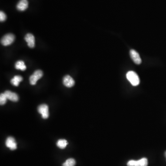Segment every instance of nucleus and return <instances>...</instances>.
Returning <instances> with one entry per match:
<instances>
[{
  "mask_svg": "<svg viewBox=\"0 0 166 166\" xmlns=\"http://www.w3.org/2000/svg\"><path fill=\"white\" fill-rule=\"evenodd\" d=\"M126 78L133 86H137L140 84V78L133 71H129L126 74Z\"/></svg>",
  "mask_w": 166,
  "mask_h": 166,
  "instance_id": "f257e3e1",
  "label": "nucleus"
},
{
  "mask_svg": "<svg viewBox=\"0 0 166 166\" xmlns=\"http://www.w3.org/2000/svg\"><path fill=\"white\" fill-rule=\"evenodd\" d=\"M43 73L40 70H37L35 71L33 75L30 76V83L32 85H35L36 82L39 79L42 77Z\"/></svg>",
  "mask_w": 166,
  "mask_h": 166,
  "instance_id": "f03ea898",
  "label": "nucleus"
},
{
  "mask_svg": "<svg viewBox=\"0 0 166 166\" xmlns=\"http://www.w3.org/2000/svg\"><path fill=\"white\" fill-rule=\"evenodd\" d=\"M15 39L14 35L11 33L7 34L5 35L1 40V43L4 46H8L13 42Z\"/></svg>",
  "mask_w": 166,
  "mask_h": 166,
  "instance_id": "7ed1b4c3",
  "label": "nucleus"
},
{
  "mask_svg": "<svg viewBox=\"0 0 166 166\" xmlns=\"http://www.w3.org/2000/svg\"><path fill=\"white\" fill-rule=\"evenodd\" d=\"M38 112L42 115L43 119L48 118L49 116V107L46 104H43L40 105L38 107Z\"/></svg>",
  "mask_w": 166,
  "mask_h": 166,
  "instance_id": "20e7f679",
  "label": "nucleus"
},
{
  "mask_svg": "<svg viewBox=\"0 0 166 166\" xmlns=\"http://www.w3.org/2000/svg\"><path fill=\"white\" fill-rule=\"evenodd\" d=\"M130 55L132 60L136 64L140 65L141 63V58L140 57V54L136 51L134 50H131L130 51Z\"/></svg>",
  "mask_w": 166,
  "mask_h": 166,
  "instance_id": "39448f33",
  "label": "nucleus"
},
{
  "mask_svg": "<svg viewBox=\"0 0 166 166\" xmlns=\"http://www.w3.org/2000/svg\"><path fill=\"white\" fill-rule=\"evenodd\" d=\"M6 145L8 148H9L11 150H16L17 149V143L16 140L12 137H9L7 138L6 140Z\"/></svg>",
  "mask_w": 166,
  "mask_h": 166,
  "instance_id": "423d86ee",
  "label": "nucleus"
},
{
  "mask_svg": "<svg viewBox=\"0 0 166 166\" xmlns=\"http://www.w3.org/2000/svg\"><path fill=\"white\" fill-rule=\"evenodd\" d=\"M63 84L66 87L71 88L75 84V81L73 78L70 76L66 75L64 77L63 80Z\"/></svg>",
  "mask_w": 166,
  "mask_h": 166,
  "instance_id": "0eeeda50",
  "label": "nucleus"
},
{
  "mask_svg": "<svg viewBox=\"0 0 166 166\" xmlns=\"http://www.w3.org/2000/svg\"><path fill=\"white\" fill-rule=\"evenodd\" d=\"M26 42L27 43L28 46L30 48H34L35 46V37L32 34L28 33L25 37Z\"/></svg>",
  "mask_w": 166,
  "mask_h": 166,
  "instance_id": "6e6552de",
  "label": "nucleus"
},
{
  "mask_svg": "<svg viewBox=\"0 0 166 166\" xmlns=\"http://www.w3.org/2000/svg\"><path fill=\"white\" fill-rule=\"evenodd\" d=\"M8 99L12 102H17L19 100L18 95L16 93L12 92L9 91H7L4 92Z\"/></svg>",
  "mask_w": 166,
  "mask_h": 166,
  "instance_id": "1a4fd4ad",
  "label": "nucleus"
},
{
  "mask_svg": "<svg viewBox=\"0 0 166 166\" xmlns=\"http://www.w3.org/2000/svg\"><path fill=\"white\" fill-rule=\"evenodd\" d=\"M28 7V2L27 0H20L17 5L16 8L18 10L24 11Z\"/></svg>",
  "mask_w": 166,
  "mask_h": 166,
  "instance_id": "9d476101",
  "label": "nucleus"
},
{
  "mask_svg": "<svg viewBox=\"0 0 166 166\" xmlns=\"http://www.w3.org/2000/svg\"><path fill=\"white\" fill-rule=\"evenodd\" d=\"M148 160L146 158H143L138 161H134V166H147Z\"/></svg>",
  "mask_w": 166,
  "mask_h": 166,
  "instance_id": "9b49d317",
  "label": "nucleus"
},
{
  "mask_svg": "<svg viewBox=\"0 0 166 166\" xmlns=\"http://www.w3.org/2000/svg\"><path fill=\"white\" fill-rule=\"evenodd\" d=\"M23 80V78L20 76H15L11 80V83L14 86H18L19 85V83Z\"/></svg>",
  "mask_w": 166,
  "mask_h": 166,
  "instance_id": "f8f14e48",
  "label": "nucleus"
},
{
  "mask_svg": "<svg viewBox=\"0 0 166 166\" xmlns=\"http://www.w3.org/2000/svg\"><path fill=\"white\" fill-rule=\"evenodd\" d=\"M16 69L18 70H20L21 71H25L26 69V67L25 65V62L22 61H17L15 65Z\"/></svg>",
  "mask_w": 166,
  "mask_h": 166,
  "instance_id": "ddd939ff",
  "label": "nucleus"
},
{
  "mask_svg": "<svg viewBox=\"0 0 166 166\" xmlns=\"http://www.w3.org/2000/svg\"><path fill=\"white\" fill-rule=\"evenodd\" d=\"M67 144V141L65 140H60L57 142V146L61 149H65Z\"/></svg>",
  "mask_w": 166,
  "mask_h": 166,
  "instance_id": "4468645a",
  "label": "nucleus"
},
{
  "mask_svg": "<svg viewBox=\"0 0 166 166\" xmlns=\"http://www.w3.org/2000/svg\"><path fill=\"white\" fill-rule=\"evenodd\" d=\"M76 164V161L74 159L70 158L66 160L63 163L62 166H74Z\"/></svg>",
  "mask_w": 166,
  "mask_h": 166,
  "instance_id": "2eb2a0df",
  "label": "nucleus"
},
{
  "mask_svg": "<svg viewBox=\"0 0 166 166\" xmlns=\"http://www.w3.org/2000/svg\"><path fill=\"white\" fill-rule=\"evenodd\" d=\"M7 96L5 95L4 93L1 94L0 95V104L1 105H4L7 102Z\"/></svg>",
  "mask_w": 166,
  "mask_h": 166,
  "instance_id": "dca6fc26",
  "label": "nucleus"
},
{
  "mask_svg": "<svg viewBox=\"0 0 166 166\" xmlns=\"http://www.w3.org/2000/svg\"><path fill=\"white\" fill-rule=\"evenodd\" d=\"M6 19H7V16H6V14L3 11L0 12V20L1 21L3 22V21L6 20Z\"/></svg>",
  "mask_w": 166,
  "mask_h": 166,
  "instance_id": "f3484780",
  "label": "nucleus"
},
{
  "mask_svg": "<svg viewBox=\"0 0 166 166\" xmlns=\"http://www.w3.org/2000/svg\"><path fill=\"white\" fill-rule=\"evenodd\" d=\"M165 157H166V151L165 152Z\"/></svg>",
  "mask_w": 166,
  "mask_h": 166,
  "instance_id": "a211bd4d",
  "label": "nucleus"
}]
</instances>
